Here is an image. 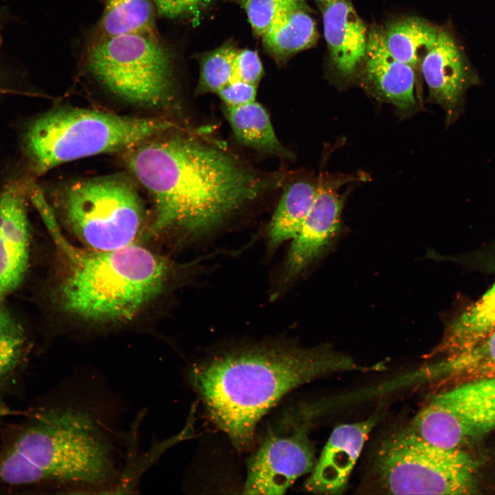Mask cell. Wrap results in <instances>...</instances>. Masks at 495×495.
<instances>
[{"label":"cell","instance_id":"obj_9","mask_svg":"<svg viewBox=\"0 0 495 495\" xmlns=\"http://www.w3.org/2000/svg\"><path fill=\"white\" fill-rule=\"evenodd\" d=\"M312 406L285 410L269 427L250 458L243 493L282 494L316 463L309 431L314 416Z\"/></svg>","mask_w":495,"mask_h":495},{"label":"cell","instance_id":"obj_16","mask_svg":"<svg viewBox=\"0 0 495 495\" xmlns=\"http://www.w3.org/2000/svg\"><path fill=\"white\" fill-rule=\"evenodd\" d=\"M364 61V77L377 94L402 110L415 105L413 67L389 52L382 31L373 28L368 33Z\"/></svg>","mask_w":495,"mask_h":495},{"label":"cell","instance_id":"obj_29","mask_svg":"<svg viewBox=\"0 0 495 495\" xmlns=\"http://www.w3.org/2000/svg\"><path fill=\"white\" fill-rule=\"evenodd\" d=\"M160 16L175 19L198 12L210 0H151Z\"/></svg>","mask_w":495,"mask_h":495},{"label":"cell","instance_id":"obj_8","mask_svg":"<svg viewBox=\"0 0 495 495\" xmlns=\"http://www.w3.org/2000/svg\"><path fill=\"white\" fill-rule=\"evenodd\" d=\"M376 469L382 486L395 494H467L475 474L467 452L434 445L408 428L383 442Z\"/></svg>","mask_w":495,"mask_h":495},{"label":"cell","instance_id":"obj_27","mask_svg":"<svg viewBox=\"0 0 495 495\" xmlns=\"http://www.w3.org/2000/svg\"><path fill=\"white\" fill-rule=\"evenodd\" d=\"M263 74L261 60L255 51L238 50L234 59V79L257 85Z\"/></svg>","mask_w":495,"mask_h":495},{"label":"cell","instance_id":"obj_21","mask_svg":"<svg viewBox=\"0 0 495 495\" xmlns=\"http://www.w3.org/2000/svg\"><path fill=\"white\" fill-rule=\"evenodd\" d=\"M439 30L440 28L424 20L410 17L391 23L383 36L389 52L413 67L421 65L434 45Z\"/></svg>","mask_w":495,"mask_h":495},{"label":"cell","instance_id":"obj_25","mask_svg":"<svg viewBox=\"0 0 495 495\" xmlns=\"http://www.w3.org/2000/svg\"><path fill=\"white\" fill-rule=\"evenodd\" d=\"M238 50L225 44L203 56L198 91L217 93L234 78V59Z\"/></svg>","mask_w":495,"mask_h":495},{"label":"cell","instance_id":"obj_3","mask_svg":"<svg viewBox=\"0 0 495 495\" xmlns=\"http://www.w3.org/2000/svg\"><path fill=\"white\" fill-rule=\"evenodd\" d=\"M105 418L95 405L75 399L37 412L0 452V484L111 493L120 472Z\"/></svg>","mask_w":495,"mask_h":495},{"label":"cell","instance_id":"obj_4","mask_svg":"<svg viewBox=\"0 0 495 495\" xmlns=\"http://www.w3.org/2000/svg\"><path fill=\"white\" fill-rule=\"evenodd\" d=\"M67 258L56 292L65 312L93 321L131 319L163 289L169 274L166 261L131 243L111 250H82L62 235L56 221L47 225Z\"/></svg>","mask_w":495,"mask_h":495},{"label":"cell","instance_id":"obj_24","mask_svg":"<svg viewBox=\"0 0 495 495\" xmlns=\"http://www.w3.org/2000/svg\"><path fill=\"white\" fill-rule=\"evenodd\" d=\"M26 347V335L20 322L0 306V386L20 365Z\"/></svg>","mask_w":495,"mask_h":495},{"label":"cell","instance_id":"obj_23","mask_svg":"<svg viewBox=\"0 0 495 495\" xmlns=\"http://www.w3.org/2000/svg\"><path fill=\"white\" fill-rule=\"evenodd\" d=\"M433 369L439 377L455 384L495 378V330L472 348L444 357Z\"/></svg>","mask_w":495,"mask_h":495},{"label":"cell","instance_id":"obj_6","mask_svg":"<svg viewBox=\"0 0 495 495\" xmlns=\"http://www.w3.org/2000/svg\"><path fill=\"white\" fill-rule=\"evenodd\" d=\"M58 206L70 230L94 250H111L133 243L145 220L137 188L120 176L71 182L61 190Z\"/></svg>","mask_w":495,"mask_h":495},{"label":"cell","instance_id":"obj_22","mask_svg":"<svg viewBox=\"0 0 495 495\" xmlns=\"http://www.w3.org/2000/svg\"><path fill=\"white\" fill-rule=\"evenodd\" d=\"M226 116L236 138L243 144L288 155L276 135L267 112L255 100L238 107L226 106Z\"/></svg>","mask_w":495,"mask_h":495},{"label":"cell","instance_id":"obj_31","mask_svg":"<svg viewBox=\"0 0 495 495\" xmlns=\"http://www.w3.org/2000/svg\"><path fill=\"white\" fill-rule=\"evenodd\" d=\"M319 2L322 6L334 1V0H316Z\"/></svg>","mask_w":495,"mask_h":495},{"label":"cell","instance_id":"obj_26","mask_svg":"<svg viewBox=\"0 0 495 495\" xmlns=\"http://www.w3.org/2000/svg\"><path fill=\"white\" fill-rule=\"evenodd\" d=\"M297 0H239L254 31L263 36L278 15Z\"/></svg>","mask_w":495,"mask_h":495},{"label":"cell","instance_id":"obj_5","mask_svg":"<svg viewBox=\"0 0 495 495\" xmlns=\"http://www.w3.org/2000/svg\"><path fill=\"white\" fill-rule=\"evenodd\" d=\"M173 127L159 118H137L89 109L59 107L35 119L24 147L38 175L62 164L131 148Z\"/></svg>","mask_w":495,"mask_h":495},{"label":"cell","instance_id":"obj_20","mask_svg":"<svg viewBox=\"0 0 495 495\" xmlns=\"http://www.w3.org/2000/svg\"><path fill=\"white\" fill-rule=\"evenodd\" d=\"M318 185L299 180L283 192L268 226V242L271 248L291 241L309 214L317 195Z\"/></svg>","mask_w":495,"mask_h":495},{"label":"cell","instance_id":"obj_17","mask_svg":"<svg viewBox=\"0 0 495 495\" xmlns=\"http://www.w3.org/2000/svg\"><path fill=\"white\" fill-rule=\"evenodd\" d=\"M495 330V283L448 326L437 352L444 357L465 351Z\"/></svg>","mask_w":495,"mask_h":495},{"label":"cell","instance_id":"obj_28","mask_svg":"<svg viewBox=\"0 0 495 495\" xmlns=\"http://www.w3.org/2000/svg\"><path fill=\"white\" fill-rule=\"evenodd\" d=\"M226 106L238 107L255 100L256 85L234 79L217 93Z\"/></svg>","mask_w":495,"mask_h":495},{"label":"cell","instance_id":"obj_12","mask_svg":"<svg viewBox=\"0 0 495 495\" xmlns=\"http://www.w3.org/2000/svg\"><path fill=\"white\" fill-rule=\"evenodd\" d=\"M377 419L373 416L360 422L340 425L333 430L305 482L307 491L336 494L345 490Z\"/></svg>","mask_w":495,"mask_h":495},{"label":"cell","instance_id":"obj_1","mask_svg":"<svg viewBox=\"0 0 495 495\" xmlns=\"http://www.w3.org/2000/svg\"><path fill=\"white\" fill-rule=\"evenodd\" d=\"M126 151L127 168L153 204L151 232L204 234L256 198L265 182L230 155L177 135Z\"/></svg>","mask_w":495,"mask_h":495},{"label":"cell","instance_id":"obj_13","mask_svg":"<svg viewBox=\"0 0 495 495\" xmlns=\"http://www.w3.org/2000/svg\"><path fill=\"white\" fill-rule=\"evenodd\" d=\"M342 199L336 187L324 182L318 185L311 211L291 240L285 263L284 280L298 276L331 242L340 222Z\"/></svg>","mask_w":495,"mask_h":495},{"label":"cell","instance_id":"obj_7","mask_svg":"<svg viewBox=\"0 0 495 495\" xmlns=\"http://www.w3.org/2000/svg\"><path fill=\"white\" fill-rule=\"evenodd\" d=\"M92 76L125 101L160 107L173 89V61L159 36L126 34L93 40L86 56Z\"/></svg>","mask_w":495,"mask_h":495},{"label":"cell","instance_id":"obj_18","mask_svg":"<svg viewBox=\"0 0 495 495\" xmlns=\"http://www.w3.org/2000/svg\"><path fill=\"white\" fill-rule=\"evenodd\" d=\"M262 37L265 47L279 58L316 44V25L305 0H297L285 8Z\"/></svg>","mask_w":495,"mask_h":495},{"label":"cell","instance_id":"obj_30","mask_svg":"<svg viewBox=\"0 0 495 495\" xmlns=\"http://www.w3.org/2000/svg\"><path fill=\"white\" fill-rule=\"evenodd\" d=\"M8 412L7 408L4 403L0 399V418L3 417Z\"/></svg>","mask_w":495,"mask_h":495},{"label":"cell","instance_id":"obj_2","mask_svg":"<svg viewBox=\"0 0 495 495\" xmlns=\"http://www.w3.org/2000/svg\"><path fill=\"white\" fill-rule=\"evenodd\" d=\"M368 370L329 347L268 342L213 355L188 375L211 421L243 450L262 417L293 389L334 372Z\"/></svg>","mask_w":495,"mask_h":495},{"label":"cell","instance_id":"obj_19","mask_svg":"<svg viewBox=\"0 0 495 495\" xmlns=\"http://www.w3.org/2000/svg\"><path fill=\"white\" fill-rule=\"evenodd\" d=\"M151 0H104V10L91 41L126 34L159 36Z\"/></svg>","mask_w":495,"mask_h":495},{"label":"cell","instance_id":"obj_10","mask_svg":"<svg viewBox=\"0 0 495 495\" xmlns=\"http://www.w3.org/2000/svg\"><path fill=\"white\" fill-rule=\"evenodd\" d=\"M408 429L447 448H461L495 430V378L457 384L437 395Z\"/></svg>","mask_w":495,"mask_h":495},{"label":"cell","instance_id":"obj_14","mask_svg":"<svg viewBox=\"0 0 495 495\" xmlns=\"http://www.w3.org/2000/svg\"><path fill=\"white\" fill-rule=\"evenodd\" d=\"M30 239L24 197L17 188L10 187L0 197V306L25 276Z\"/></svg>","mask_w":495,"mask_h":495},{"label":"cell","instance_id":"obj_11","mask_svg":"<svg viewBox=\"0 0 495 495\" xmlns=\"http://www.w3.org/2000/svg\"><path fill=\"white\" fill-rule=\"evenodd\" d=\"M430 98L445 110L447 124L461 113L466 91L480 78L454 36L440 28L437 41L421 63Z\"/></svg>","mask_w":495,"mask_h":495},{"label":"cell","instance_id":"obj_15","mask_svg":"<svg viewBox=\"0 0 495 495\" xmlns=\"http://www.w3.org/2000/svg\"><path fill=\"white\" fill-rule=\"evenodd\" d=\"M324 35L332 63L342 76L353 75L364 61L366 27L348 0H334L322 9Z\"/></svg>","mask_w":495,"mask_h":495}]
</instances>
